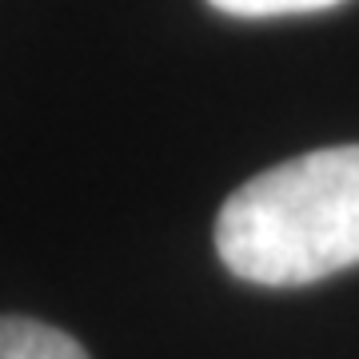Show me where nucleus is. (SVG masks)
Wrapping results in <instances>:
<instances>
[{"label": "nucleus", "mask_w": 359, "mask_h": 359, "mask_svg": "<svg viewBox=\"0 0 359 359\" xmlns=\"http://www.w3.org/2000/svg\"><path fill=\"white\" fill-rule=\"evenodd\" d=\"M224 268L264 287H299L359 264V144L259 172L216 219Z\"/></svg>", "instance_id": "obj_1"}, {"label": "nucleus", "mask_w": 359, "mask_h": 359, "mask_svg": "<svg viewBox=\"0 0 359 359\" xmlns=\"http://www.w3.org/2000/svg\"><path fill=\"white\" fill-rule=\"evenodd\" d=\"M0 359H88V351L60 327L0 316Z\"/></svg>", "instance_id": "obj_2"}, {"label": "nucleus", "mask_w": 359, "mask_h": 359, "mask_svg": "<svg viewBox=\"0 0 359 359\" xmlns=\"http://www.w3.org/2000/svg\"><path fill=\"white\" fill-rule=\"evenodd\" d=\"M212 8L228 16H295V13H323V8H335L344 0H208Z\"/></svg>", "instance_id": "obj_3"}]
</instances>
